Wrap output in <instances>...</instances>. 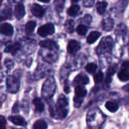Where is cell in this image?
Here are the masks:
<instances>
[{
  "instance_id": "obj_34",
  "label": "cell",
  "mask_w": 129,
  "mask_h": 129,
  "mask_svg": "<svg viewBox=\"0 0 129 129\" xmlns=\"http://www.w3.org/2000/svg\"><path fill=\"white\" fill-rule=\"evenodd\" d=\"M1 57H2V54H0V60H1Z\"/></svg>"
},
{
  "instance_id": "obj_24",
  "label": "cell",
  "mask_w": 129,
  "mask_h": 129,
  "mask_svg": "<svg viewBox=\"0 0 129 129\" xmlns=\"http://www.w3.org/2000/svg\"><path fill=\"white\" fill-rule=\"evenodd\" d=\"M76 31L78 33V34L81 35V36H83L87 32V28L84 26V25H80L77 27L76 29Z\"/></svg>"
},
{
  "instance_id": "obj_15",
  "label": "cell",
  "mask_w": 129,
  "mask_h": 129,
  "mask_svg": "<svg viewBox=\"0 0 129 129\" xmlns=\"http://www.w3.org/2000/svg\"><path fill=\"white\" fill-rule=\"evenodd\" d=\"M75 93H76V95L77 97H79V98H83L87 94V91L86 89L82 86V85H78L76 86V89H75Z\"/></svg>"
},
{
  "instance_id": "obj_5",
  "label": "cell",
  "mask_w": 129,
  "mask_h": 129,
  "mask_svg": "<svg viewBox=\"0 0 129 129\" xmlns=\"http://www.w3.org/2000/svg\"><path fill=\"white\" fill-rule=\"evenodd\" d=\"M0 32L2 34L5 36H11L14 33L13 31V26L8 23H2L0 26Z\"/></svg>"
},
{
  "instance_id": "obj_3",
  "label": "cell",
  "mask_w": 129,
  "mask_h": 129,
  "mask_svg": "<svg viewBox=\"0 0 129 129\" xmlns=\"http://www.w3.org/2000/svg\"><path fill=\"white\" fill-rule=\"evenodd\" d=\"M6 84H7V89L11 93H16L19 90V87H20L19 81L14 76H8L7 79Z\"/></svg>"
},
{
  "instance_id": "obj_32",
  "label": "cell",
  "mask_w": 129,
  "mask_h": 129,
  "mask_svg": "<svg viewBox=\"0 0 129 129\" xmlns=\"http://www.w3.org/2000/svg\"><path fill=\"white\" fill-rule=\"evenodd\" d=\"M39 1H40V2H45V3H46V2H48L50 0H39Z\"/></svg>"
},
{
  "instance_id": "obj_25",
  "label": "cell",
  "mask_w": 129,
  "mask_h": 129,
  "mask_svg": "<svg viewBox=\"0 0 129 129\" xmlns=\"http://www.w3.org/2000/svg\"><path fill=\"white\" fill-rule=\"evenodd\" d=\"M103 79H104V74H103L102 72L98 73L94 76V82H95L96 83H100V82H101L102 80H103Z\"/></svg>"
},
{
  "instance_id": "obj_1",
  "label": "cell",
  "mask_w": 129,
  "mask_h": 129,
  "mask_svg": "<svg viewBox=\"0 0 129 129\" xmlns=\"http://www.w3.org/2000/svg\"><path fill=\"white\" fill-rule=\"evenodd\" d=\"M68 105L67 99L63 96L60 95L58 98L57 105L51 108V115L56 119H63L67 115V107Z\"/></svg>"
},
{
  "instance_id": "obj_27",
  "label": "cell",
  "mask_w": 129,
  "mask_h": 129,
  "mask_svg": "<svg viewBox=\"0 0 129 129\" xmlns=\"http://www.w3.org/2000/svg\"><path fill=\"white\" fill-rule=\"evenodd\" d=\"M0 129H6V119L3 116H0Z\"/></svg>"
},
{
  "instance_id": "obj_26",
  "label": "cell",
  "mask_w": 129,
  "mask_h": 129,
  "mask_svg": "<svg viewBox=\"0 0 129 129\" xmlns=\"http://www.w3.org/2000/svg\"><path fill=\"white\" fill-rule=\"evenodd\" d=\"M116 65H113V66H110L109 68H108V70H107V76H113L115 73H116Z\"/></svg>"
},
{
  "instance_id": "obj_23",
  "label": "cell",
  "mask_w": 129,
  "mask_h": 129,
  "mask_svg": "<svg viewBox=\"0 0 129 129\" xmlns=\"http://www.w3.org/2000/svg\"><path fill=\"white\" fill-rule=\"evenodd\" d=\"M85 70L87 72H88L89 73H94L96 70H97V65L95 63H88L86 67H85Z\"/></svg>"
},
{
  "instance_id": "obj_22",
  "label": "cell",
  "mask_w": 129,
  "mask_h": 129,
  "mask_svg": "<svg viewBox=\"0 0 129 129\" xmlns=\"http://www.w3.org/2000/svg\"><path fill=\"white\" fill-rule=\"evenodd\" d=\"M36 27V22L35 21H29L27 23L26 26V33L27 34H30L33 32Z\"/></svg>"
},
{
  "instance_id": "obj_20",
  "label": "cell",
  "mask_w": 129,
  "mask_h": 129,
  "mask_svg": "<svg viewBox=\"0 0 129 129\" xmlns=\"http://www.w3.org/2000/svg\"><path fill=\"white\" fill-rule=\"evenodd\" d=\"M79 9H80V8H79V6L78 5H72V6L68 9L67 13H68V14H69L70 16L73 17V16H76V15L78 14Z\"/></svg>"
},
{
  "instance_id": "obj_10",
  "label": "cell",
  "mask_w": 129,
  "mask_h": 129,
  "mask_svg": "<svg viewBox=\"0 0 129 129\" xmlns=\"http://www.w3.org/2000/svg\"><path fill=\"white\" fill-rule=\"evenodd\" d=\"M20 44L18 42H15L14 44H10L8 46H6L5 51L7 53H11L12 54H15L16 52L20 49Z\"/></svg>"
},
{
  "instance_id": "obj_9",
  "label": "cell",
  "mask_w": 129,
  "mask_h": 129,
  "mask_svg": "<svg viewBox=\"0 0 129 129\" xmlns=\"http://www.w3.org/2000/svg\"><path fill=\"white\" fill-rule=\"evenodd\" d=\"M39 45H40V46H42L43 48H48V49H51V50L57 48V45L54 41L50 40V39L42 41V42H40Z\"/></svg>"
},
{
  "instance_id": "obj_37",
  "label": "cell",
  "mask_w": 129,
  "mask_h": 129,
  "mask_svg": "<svg viewBox=\"0 0 129 129\" xmlns=\"http://www.w3.org/2000/svg\"><path fill=\"white\" fill-rule=\"evenodd\" d=\"M128 68H129V66H128Z\"/></svg>"
},
{
  "instance_id": "obj_36",
  "label": "cell",
  "mask_w": 129,
  "mask_h": 129,
  "mask_svg": "<svg viewBox=\"0 0 129 129\" xmlns=\"http://www.w3.org/2000/svg\"><path fill=\"white\" fill-rule=\"evenodd\" d=\"M11 129H18V128H11Z\"/></svg>"
},
{
  "instance_id": "obj_21",
  "label": "cell",
  "mask_w": 129,
  "mask_h": 129,
  "mask_svg": "<svg viewBox=\"0 0 129 129\" xmlns=\"http://www.w3.org/2000/svg\"><path fill=\"white\" fill-rule=\"evenodd\" d=\"M47 128L48 125L43 120H38L33 125V129H46Z\"/></svg>"
},
{
  "instance_id": "obj_16",
  "label": "cell",
  "mask_w": 129,
  "mask_h": 129,
  "mask_svg": "<svg viewBox=\"0 0 129 129\" xmlns=\"http://www.w3.org/2000/svg\"><path fill=\"white\" fill-rule=\"evenodd\" d=\"M35 109L38 112H42L44 110V104L39 98H35L33 101Z\"/></svg>"
},
{
  "instance_id": "obj_2",
  "label": "cell",
  "mask_w": 129,
  "mask_h": 129,
  "mask_svg": "<svg viewBox=\"0 0 129 129\" xmlns=\"http://www.w3.org/2000/svg\"><path fill=\"white\" fill-rule=\"evenodd\" d=\"M56 89V85H55V81L54 80L53 78H49L45 81V82L43 85L42 89V96L45 99H49L51 98Z\"/></svg>"
},
{
  "instance_id": "obj_31",
  "label": "cell",
  "mask_w": 129,
  "mask_h": 129,
  "mask_svg": "<svg viewBox=\"0 0 129 129\" xmlns=\"http://www.w3.org/2000/svg\"><path fill=\"white\" fill-rule=\"evenodd\" d=\"M64 91L67 92V93H68V92H70V89L68 88V87H65V88H64Z\"/></svg>"
},
{
  "instance_id": "obj_17",
  "label": "cell",
  "mask_w": 129,
  "mask_h": 129,
  "mask_svg": "<svg viewBox=\"0 0 129 129\" xmlns=\"http://www.w3.org/2000/svg\"><path fill=\"white\" fill-rule=\"evenodd\" d=\"M118 76L121 81H128L129 79V73L127 71L126 69L124 68L119 71Z\"/></svg>"
},
{
  "instance_id": "obj_33",
  "label": "cell",
  "mask_w": 129,
  "mask_h": 129,
  "mask_svg": "<svg viewBox=\"0 0 129 129\" xmlns=\"http://www.w3.org/2000/svg\"><path fill=\"white\" fill-rule=\"evenodd\" d=\"M72 1H73V2H78L79 0H72Z\"/></svg>"
},
{
  "instance_id": "obj_12",
  "label": "cell",
  "mask_w": 129,
  "mask_h": 129,
  "mask_svg": "<svg viewBox=\"0 0 129 129\" xmlns=\"http://www.w3.org/2000/svg\"><path fill=\"white\" fill-rule=\"evenodd\" d=\"M12 15V11L10 8H6L0 12V21L10 19Z\"/></svg>"
},
{
  "instance_id": "obj_18",
  "label": "cell",
  "mask_w": 129,
  "mask_h": 129,
  "mask_svg": "<svg viewBox=\"0 0 129 129\" xmlns=\"http://www.w3.org/2000/svg\"><path fill=\"white\" fill-rule=\"evenodd\" d=\"M107 8V3L106 2H100L97 4V11L100 14H103Z\"/></svg>"
},
{
  "instance_id": "obj_14",
  "label": "cell",
  "mask_w": 129,
  "mask_h": 129,
  "mask_svg": "<svg viewBox=\"0 0 129 129\" xmlns=\"http://www.w3.org/2000/svg\"><path fill=\"white\" fill-rule=\"evenodd\" d=\"M101 36V33L99 32H92L89 34V36L87 38V42L89 44H92L94 42H96L98 38Z\"/></svg>"
},
{
  "instance_id": "obj_29",
  "label": "cell",
  "mask_w": 129,
  "mask_h": 129,
  "mask_svg": "<svg viewBox=\"0 0 129 129\" xmlns=\"http://www.w3.org/2000/svg\"><path fill=\"white\" fill-rule=\"evenodd\" d=\"M67 24V26H69V27L67 28L68 32L72 33V32L73 31V22L72 20H70V21H69Z\"/></svg>"
},
{
  "instance_id": "obj_8",
  "label": "cell",
  "mask_w": 129,
  "mask_h": 129,
  "mask_svg": "<svg viewBox=\"0 0 129 129\" xmlns=\"http://www.w3.org/2000/svg\"><path fill=\"white\" fill-rule=\"evenodd\" d=\"M25 14V8L22 3L17 5L14 9V15L17 19H21Z\"/></svg>"
},
{
  "instance_id": "obj_11",
  "label": "cell",
  "mask_w": 129,
  "mask_h": 129,
  "mask_svg": "<svg viewBox=\"0 0 129 129\" xmlns=\"http://www.w3.org/2000/svg\"><path fill=\"white\" fill-rule=\"evenodd\" d=\"M10 121H11L14 124L17 125H26V120L20 116H10Z\"/></svg>"
},
{
  "instance_id": "obj_6",
  "label": "cell",
  "mask_w": 129,
  "mask_h": 129,
  "mask_svg": "<svg viewBox=\"0 0 129 129\" xmlns=\"http://www.w3.org/2000/svg\"><path fill=\"white\" fill-rule=\"evenodd\" d=\"M80 48V44L76 41V40H71L70 41L68 46H67V51L70 54H74L77 51H79Z\"/></svg>"
},
{
  "instance_id": "obj_13",
  "label": "cell",
  "mask_w": 129,
  "mask_h": 129,
  "mask_svg": "<svg viewBox=\"0 0 129 129\" xmlns=\"http://www.w3.org/2000/svg\"><path fill=\"white\" fill-rule=\"evenodd\" d=\"M74 82H75V83L79 84V85H86L88 83L89 79H88V76H86L85 75L80 74L76 77Z\"/></svg>"
},
{
  "instance_id": "obj_28",
  "label": "cell",
  "mask_w": 129,
  "mask_h": 129,
  "mask_svg": "<svg viewBox=\"0 0 129 129\" xmlns=\"http://www.w3.org/2000/svg\"><path fill=\"white\" fill-rule=\"evenodd\" d=\"M82 103V98H79V97H75L74 98V104L76 107H79Z\"/></svg>"
},
{
  "instance_id": "obj_30",
  "label": "cell",
  "mask_w": 129,
  "mask_h": 129,
  "mask_svg": "<svg viewBox=\"0 0 129 129\" xmlns=\"http://www.w3.org/2000/svg\"><path fill=\"white\" fill-rule=\"evenodd\" d=\"M123 90H125V91H127L128 93H129V84H128L127 85H125V87H123Z\"/></svg>"
},
{
  "instance_id": "obj_4",
  "label": "cell",
  "mask_w": 129,
  "mask_h": 129,
  "mask_svg": "<svg viewBox=\"0 0 129 129\" xmlns=\"http://www.w3.org/2000/svg\"><path fill=\"white\" fill-rule=\"evenodd\" d=\"M54 33V26L51 23L39 27L38 29V33L42 37H45L48 35H52Z\"/></svg>"
},
{
  "instance_id": "obj_19",
  "label": "cell",
  "mask_w": 129,
  "mask_h": 129,
  "mask_svg": "<svg viewBox=\"0 0 129 129\" xmlns=\"http://www.w3.org/2000/svg\"><path fill=\"white\" fill-rule=\"evenodd\" d=\"M106 108L110 111V112H116L119 109V106L116 103L112 102V101H108L106 103Z\"/></svg>"
},
{
  "instance_id": "obj_35",
  "label": "cell",
  "mask_w": 129,
  "mask_h": 129,
  "mask_svg": "<svg viewBox=\"0 0 129 129\" xmlns=\"http://www.w3.org/2000/svg\"><path fill=\"white\" fill-rule=\"evenodd\" d=\"M2 0H0V5H1V3H2Z\"/></svg>"
},
{
  "instance_id": "obj_7",
  "label": "cell",
  "mask_w": 129,
  "mask_h": 129,
  "mask_svg": "<svg viewBox=\"0 0 129 129\" xmlns=\"http://www.w3.org/2000/svg\"><path fill=\"white\" fill-rule=\"evenodd\" d=\"M31 11L33 15L39 17H42L44 14V8L38 4H33L31 6Z\"/></svg>"
}]
</instances>
